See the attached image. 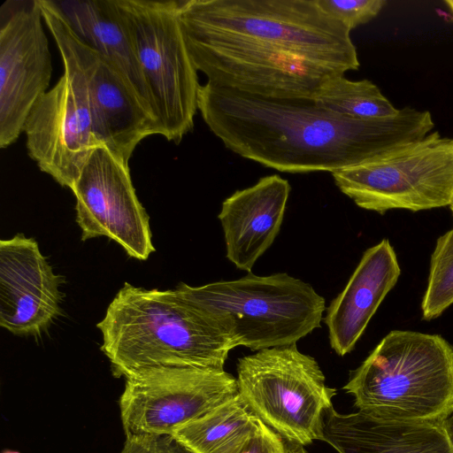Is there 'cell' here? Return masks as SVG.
I'll return each instance as SVG.
<instances>
[{
	"label": "cell",
	"instance_id": "cell-2",
	"mask_svg": "<svg viewBox=\"0 0 453 453\" xmlns=\"http://www.w3.org/2000/svg\"><path fill=\"white\" fill-rule=\"evenodd\" d=\"M96 326L101 350L116 378L167 366L224 370L234 349L174 289H144L126 282Z\"/></svg>",
	"mask_w": 453,
	"mask_h": 453
},
{
	"label": "cell",
	"instance_id": "cell-10",
	"mask_svg": "<svg viewBox=\"0 0 453 453\" xmlns=\"http://www.w3.org/2000/svg\"><path fill=\"white\" fill-rule=\"evenodd\" d=\"M184 34L193 63L207 81L241 92L272 98L313 97L326 80L345 73L332 65L274 45Z\"/></svg>",
	"mask_w": 453,
	"mask_h": 453
},
{
	"label": "cell",
	"instance_id": "cell-12",
	"mask_svg": "<svg viewBox=\"0 0 453 453\" xmlns=\"http://www.w3.org/2000/svg\"><path fill=\"white\" fill-rule=\"evenodd\" d=\"M71 190L81 241L108 237L138 260L155 251L150 218L136 196L128 163L105 145L94 149Z\"/></svg>",
	"mask_w": 453,
	"mask_h": 453
},
{
	"label": "cell",
	"instance_id": "cell-26",
	"mask_svg": "<svg viewBox=\"0 0 453 453\" xmlns=\"http://www.w3.org/2000/svg\"><path fill=\"white\" fill-rule=\"evenodd\" d=\"M285 440V439H284ZM287 453H308L303 446L285 440Z\"/></svg>",
	"mask_w": 453,
	"mask_h": 453
},
{
	"label": "cell",
	"instance_id": "cell-5",
	"mask_svg": "<svg viewBox=\"0 0 453 453\" xmlns=\"http://www.w3.org/2000/svg\"><path fill=\"white\" fill-rule=\"evenodd\" d=\"M180 17L186 33L274 45L344 73L360 65L350 30L316 0H186Z\"/></svg>",
	"mask_w": 453,
	"mask_h": 453
},
{
	"label": "cell",
	"instance_id": "cell-7",
	"mask_svg": "<svg viewBox=\"0 0 453 453\" xmlns=\"http://www.w3.org/2000/svg\"><path fill=\"white\" fill-rule=\"evenodd\" d=\"M43 21L58 48L64 73L35 103L23 132L29 157L60 186L72 188L94 149V133L84 74L66 38L54 1L37 0Z\"/></svg>",
	"mask_w": 453,
	"mask_h": 453
},
{
	"label": "cell",
	"instance_id": "cell-16",
	"mask_svg": "<svg viewBox=\"0 0 453 453\" xmlns=\"http://www.w3.org/2000/svg\"><path fill=\"white\" fill-rule=\"evenodd\" d=\"M322 441L339 453H453L449 420H395L362 411L349 414L332 407Z\"/></svg>",
	"mask_w": 453,
	"mask_h": 453
},
{
	"label": "cell",
	"instance_id": "cell-17",
	"mask_svg": "<svg viewBox=\"0 0 453 453\" xmlns=\"http://www.w3.org/2000/svg\"><path fill=\"white\" fill-rule=\"evenodd\" d=\"M291 190L278 174L260 178L253 186L236 190L221 205L220 220L226 257L250 273L256 261L278 235Z\"/></svg>",
	"mask_w": 453,
	"mask_h": 453
},
{
	"label": "cell",
	"instance_id": "cell-4",
	"mask_svg": "<svg viewBox=\"0 0 453 453\" xmlns=\"http://www.w3.org/2000/svg\"><path fill=\"white\" fill-rule=\"evenodd\" d=\"M343 389L358 411L395 420L449 419L453 346L438 334L389 332Z\"/></svg>",
	"mask_w": 453,
	"mask_h": 453
},
{
	"label": "cell",
	"instance_id": "cell-19",
	"mask_svg": "<svg viewBox=\"0 0 453 453\" xmlns=\"http://www.w3.org/2000/svg\"><path fill=\"white\" fill-rule=\"evenodd\" d=\"M54 2L73 33L120 72L156 117L151 97L117 0Z\"/></svg>",
	"mask_w": 453,
	"mask_h": 453
},
{
	"label": "cell",
	"instance_id": "cell-1",
	"mask_svg": "<svg viewBox=\"0 0 453 453\" xmlns=\"http://www.w3.org/2000/svg\"><path fill=\"white\" fill-rule=\"evenodd\" d=\"M198 111L224 146L282 173H331L420 139L434 127L432 114L409 106L380 119H356L313 97L272 98L207 81Z\"/></svg>",
	"mask_w": 453,
	"mask_h": 453
},
{
	"label": "cell",
	"instance_id": "cell-28",
	"mask_svg": "<svg viewBox=\"0 0 453 453\" xmlns=\"http://www.w3.org/2000/svg\"><path fill=\"white\" fill-rule=\"evenodd\" d=\"M449 420L450 433H451V436H452V440H453V411H452V414Z\"/></svg>",
	"mask_w": 453,
	"mask_h": 453
},
{
	"label": "cell",
	"instance_id": "cell-14",
	"mask_svg": "<svg viewBox=\"0 0 453 453\" xmlns=\"http://www.w3.org/2000/svg\"><path fill=\"white\" fill-rule=\"evenodd\" d=\"M62 23L86 80L95 135L128 163L144 138L160 135L157 119L120 72L73 33L63 14Z\"/></svg>",
	"mask_w": 453,
	"mask_h": 453
},
{
	"label": "cell",
	"instance_id": "cell-20",
	"mask_svg": "<svg viewBox=\"0 0 453 453\" xmlns=\"http://www.w3.org/2000/svg\"><path fill=\"white\" fill-rule=\"evenodd\" d=\"M260 420L238 394L175 429L172 435L194 453H234L256 430Z\"/></svg>",
	"mask_w": 453,
	"mask_h": 453
},
{
	"label": "cell",
	"instance_id": "cell-22",
	"mask_svg": "<svg viewBox=\"0 0 453 453\" xmlns=\"http://www.w3.org/2000/svg\"><path fill=\"white\" fill-rule=\"evenodd\" d=\"M453 303V228L441 235L431 256L422 318L434 319Z\"/></svg>",
	"mask_w": 453,
	"mask_h": 453
},
{
	"label": "cell",
	"instance_id": "cell-23",
	"mask_svg": "<svg viewBox=\"0 0 453 453\" xmlns=\"http://www.w3.org/2000/svg\"><path fill=\"white\" fill-rule=\"evenodd\" d=\"M327 14L350 31L373 19L387 4L385 0H316Z\"/></svg>",
	"mask_w": 453,
	"mask_h": 453
},
{
	"label": "cell",
	"instance_id": "cell-29",
	"mask_svg": "<svg viewBox=\"0 0 453 453\" xmlns=\"http://www.w3.org/2000/svg\"><path fill=\"white\" fill-rule=\"evenodd\" d=\"M2 453H20V452L17 451V450L5 449Z\"/></svg>",
	"mask_w": 453,
	"mask_h": 453
},
{
	"label": "cell",
	"instance_id": "cell-25",
	"mask_svg": "<svg viewBox=\"0 0 453 453\" xmlns=\"http://www.w3.org/2000/svg\"><path fill=\"white\" fill-rule=\"evenodd\" d=\"M234 453H287L285 440L260 420L258 426Z\"/></svg>",
	"mask_w": 453,
	"mask_h": 453
},
{
	"label": "cell",
	"instance_id": "cell-24",
	"mask_svg": "<svg viewBox=\"0 0 453 453\" xmlns=\"http://www.w3.org/2000/svg\"><path fill=\"white\" fill-rule=\"evenodd\" d=\"M119 453H194L173 435L126 437Z\"/></svg>",
	"mask_w": 453,
	"mask_h": 453
},
{
	"label": "cell",
	"instance_id": "cell-13",
	"mask_svg": "<svg viewBox=\"0 0 453 453\" xmlns=\"http://www.w3.org/2000/svg\"><path fill=\"white\" fill-rule=\"evenodd\" d=\"M0 28V147L17 141L37 100L47 92L51 55L37 0L6 9Z\"/></svg>",
	"mask_w": 453,
	"mask_h": 453
},
{
	"label": "cell",
	"instance_id": "cell-11",
	"mask_svg": "<svg viewBox=\"0 0 453 453\" xmlns=\"http://www.w3.org/2000/svg\"><path fill=\"white\" fill-rule=\"evenodd\" d=\"M125 380L119 411L126 437L172 435L239 394L232 374L211 368H150Z\"/></svg>",
	"mask_w": 453,
	"mask_h": 453
},
{
	"label": "cell",
	"instance_id": "cell-9",
	"mask_svg": "<svg viewBox=\"0 0 453 453\" xmlns=\"http://www.w3.org/2000/svg\"><path fill=\"white\" fill-rule=\"evenodd\" d=\"M332 176L340 191L358 207L380 214L450 206L453 137L433 131Z\"/></svg>",
	"mask_w": 453,
	"mask_h": 453
},
{
	"label": "cell",
	"instance_id": "cell-8",
	"mask_svg": "<svg viewBox=\"0 0 453 453\" xmlns=\"http://www.w3.org/2000/svg\"><path fill=\"white\" fill-rule=\"evenodd\" d=\"M236 380L241 397L283 439L302 446L321 440L335 389L326 385L315 358L296 344L241 357Z\"/></svg>",
	"mask_w": 453,
	"mask_h": 453
},
{
	"label": "cell",
	"instance_id": "cell-6",
	"mask_svg": "<svg viewBox=\"0 0 453 453\" xmlns=\"http://www.w3.org/2000/svg\"><path fill=\"white\" fill-rule=\"evenodd\" d=\"M157 119L180 143L194 127L200 84L180 17V1L117 0Z\"/></svg>",
	"mask_w": 453,
	"mask_h": 453
},
{
	"label": "cell",
	"instance_id": "cell-27",
	"mask_svg": "<svg viewBox=\"0 0 453 453\" xmlns=\"http://www.w3.org/2000/svg\"><path fill=\"white\" fill-rule=\"evenodd\" d=\"M445 4H447L448 8L449 9L453 15V0H446Z\"/></svg>",
	"mask_w": 453,
	"mask_h": 453
},
{
	"label": "cell",
	"instance_id": "cell-3",
	"mask_svg": "<svg viewBox=\"0 0 453 453\" xmlns=\"http://www.w3.org/2000/svg\"><path fill=\"white\" fill-rule=\"evenodd\" d=\"M176 295L218 328L233 348L252 350L296 344L321 326L325 298L286 273L200 287L180 283Z\"/></svg>",
	"mask_w": 453,
	"mask_h": 453
},
{
	"label": "cell",
	"instance_id": "cell-21",
	"mask_svg": "<svg viewBox=\"0 0 453 453\" xmlns=\"http://www.w3.org/2000/svg\"><path fill=\"white\" fill-rule=\"evenodd\" d=\"M313 98L327 110L356 119L386 118L399 111L372 81L344 75L326 80Z\"/></svg>",
	"mask_w": 453,
	"mask_h": 453
},
{
	"label": "cell",
	"instance_id": "cell-18",
	"mask_svg": "<svg viewBox=\"0 0 453 453\" xmlns=\"http://www.w3.org/2000/svg\"><path fill=\"white\" fill-rule=\"evenodd\" d=\"M401 274L388 239L367 249L343 290L327 308L325 323L331 348L339 356L353 350L377 309Z\"/></svg>",
	"mask_w": 453,
	"mask_h": 453
},
{
	"label": "cell",
	"instance_id": "cell-30",
	"mask_svg": "<svg viewBox=\"0 0 453 453\" xmlns=\"http://www.w3.org/2000/svg\"><path fill=\"white\" fill-rule=\"evenodd\" d=\"M450 210H451V212H452V215H453V203L452 204L449 206Z\"/></svg>",
	"mask_w": 453,
	"mask_h": 453
},
{
	"label": "cell",
	"instance_id": "cell-15",
	"mask_svg": "<svg viewBox=\"0 0 453 453\" xmlns=\"http://www.w3.org/2000/svg\"><path fill=\"white\" fill-rule=\"evenodd\" d=\"M62 281L34 238L18 234L1 240V327L19 336H40L61 314Z\"/></svg>",
	"mask_w": 453,
	"mask_h": 453
}]
</instances>
